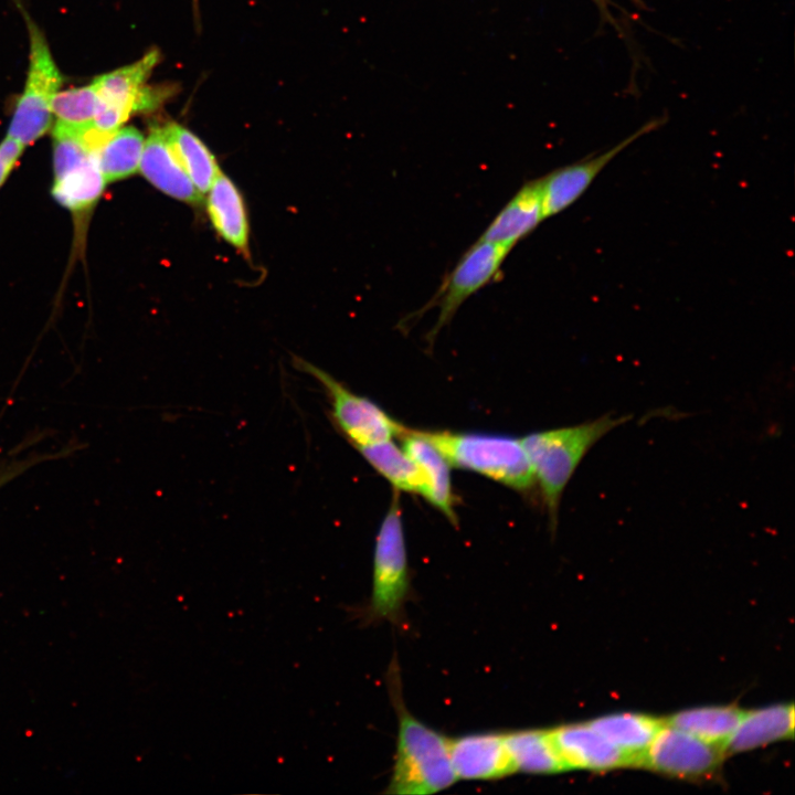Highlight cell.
Listing matches in <instances>:
<instances>
[{"mask_svg":"<svg viewBox=\"0 0 795 795\" xmlns=\"http://www.w3.org/2000/svg\"><path fill=\"white\" fill-rule=\"evenodd\" d=\"M25 147L7 136L0 142V188L18 163Z\"/></svg>","mask_w":795,"mask_h":795,"instance_id":"obj_26","label":"cell"},{"mask_svg":"<svg viewBox=\"0 0 795 795\" xmlns=\"http://www.w3.org/2000/svg\"><path fill=\"white\" fill-rule=\"evenodd\" d=\"M295 364L321 384L333 424L354 448L393 439L406 431L372 400L352 392L322 369L299 358Z\"/></svg>","mask_w":795,"mask_h":795,"instance_id":"obj_7","label":"cell"},{"mask_svg":"<svg viewBox=\"0 0 795 795\" xmlns=\"http://www.w3.org/2000/svg\"><path fill=\"white\" fill-rule=\"evenodd\" d=\"M159 59L151 51L134 64L98 76L93 83L98 95L94 128L112 135L134 112L151 109L162 98L158 92L146 87L145 82Z\"/></svg>","mask_w":795,"mask_h":795,"instance_id":"obj_8","label":"cell"},{"mask_svg":"<svg viewBox=\"0 0 795 795\" xmlns=\"http://www.w3.org/2000/svg\"><path fill=\"white\" fill-rule=\"evenodd\" d=\"M510 251L505 245L478 239L445 275L432 298L403 321L414 322L428 310L437 309L436 321L427 333L433 342L469 297L497 279Z\"/></svg>","mask_w":795,"mask_h":795,"instance_id":"obj_5","label":"cell"},{"mask_svg":"<svg viewBox=\"0 0 795 795\" xmlns=\"http://www.w3.org/2000/svg\"><path fill=\"white\" fill-rule=\"evenodd\" d=\"M723 752L722 748L664 720L644 755L642 766L674 777H706L719 767Z\"/></svg>","mask_w":795,"mask_h":795,"instance_id":"obj_9","label":"cell"},{"mask_svg":"<svg viewBox=\"0 0 795 795\" xmlns=\"http://www.w3.org/2000/svg\"><path fill=\"white\" fill-rule=\"evenodd\" d=\"M29 34L30 63L25 86L7 135L24 147L50 129L53 121L52 102L63 83L42 32L30 23Z\"/></svg>","mask_w":795,"mask_h":795,"instance_id":"obj_6","label":"cell"},{"mask_svg":"<svg viewBox=\"0 0 795 795\" xmlns=\"http://www.w3.org/2000/svg\"><path fill=\"white\" fill-rule=\"evenodd\" d=\"M401 437L403 449L421 471L424 481L423 497L453 524H457L449 463L417 431L406 428Z\"/></svg>","mask_w":795,"mask_h":795,"instance_id":"obj_15","label":"cell"},{"mask_svg":"<svg viewBox=\"0 0 795 795\" xmlns=\"http://www.w3.org/2000/svg\"><path fill=\"white\" fill-rule=\"evenodd\" d=\"M661 123V119L648 121L606 151L556 168L539 178L544 219L556 215L575 203L613 158L642 136L657 129Z\"/></svg>","mask_w":795,"mask_h":795,"instance_id":"obj_10","label":"cell"},{"mask_svg":"<svg viewBox=\"0 0 795 795\" xmlns=\"http://www.w3.org/2000/svg\"><path fill=\"white\" fill-rule=\"evenodd\" d=\"M793 733V704H777L744 711L724 746V752L738 753L754 750L791 738Z\"/></svg>","mask_w":795,"mask_h":795,"instance_id":"obj_16","label":"cell"},{"mask_svg":"<svg viewBox=\"0 0 795 795\" xmlns=\"http://www.w3.org/2000/svg\"><path fill=\"white\" fill-rule=\"evenodd\" d=\"M544 220L539 178L529 180L512 195L479 236L512 250Z\"/></svg>","mask_w":795,"mask_h":795,"instance_id":"obj_14","label":"cell"},{"mask_svg":"<svg viewBox=\"0 0 795 795\" xmlns=\"http://www.w3.org/2000/svg\"><path fill=\"white\" fill-rule=\"evenodd\" d=\"M391 698L399 719L396 750L386 793L427 795L453 785L449 739L414 718L404 707L399 674L391 670Z\"/></svg>","mask_w":795,"mask_h":795,"instance_id":"obj_1","label":"cell"},{"mask_svg":"<svg viewBox=\"0 0 795 795\" xmlns=\"http://www.w3.org/2000/svg\"><path fill=\"white\" fill-rule=\"evenodd\" d=\"M144 137L135 127L113 132L100 146L97 161L107 183L137 172L144 149Z\"/></svg>","mask_w":795,"mask_h":795,"instance_id":"obj_23","label":"cell"},{"mask_svg":"<svg viewBox=\"0 0 795 795\" xmlns=\"http://www.w3.org/2000/svg\"><path fill=\"white\" fill-rule=\"evenodd\" d=\"M362 457L399 491L423 497L424 481L421 471L403 447L393 439L356 448Z\"/></svg>","mask_w":795,"mask_h":795,"instance_id":"obj_21","label":"cell"},{"mask_svg":"<svg viewBox=\"0 0 795 795\" xmlns=\"http://www.w3.org/2000/svg\"><path fill=\"white\" fill-rule=\"evenodd\" d=\"M410 594V572L396 491L380 524L374 545L372 591L362 618L400 623Z\"/></svg>","mask_w":795,"mask_h":795,"instance_id":"obj_4","label":"cell"},{"mask_svg":"<svg viewBox=\"0 0 795 795\" xmlns=\"http://www.w3.org/2000/svg\"><path fill=\"white\" fill-rule=\"evenodd\" d=\"M451 466L491 478L516 490H529L534 474L521 438L507 435L417 431Z\"/></svg>","mask_w":795,"mask_h":795,"instance_id":"obj_3","label":"cell"},{"mask_svg":"<svg viewBox=\"0 0 795 795\" xmlns=\"http://www.w3.org/2000/svg\"><path fill=\"white\" fill-rule=\"evenodd\" d=\"M594 1L598 2L600 4H604L606 0H594Z\"/></svg>","mask_w":795,"mask_h":795,"instance_id":"obj_27","label":"cell"},{"mask_svg":"<svg viewBox=\"0 0 795 795\" xmlns=\"http://www.w3.org/2000/svg\"><path fill=\"white\" fill-rule=\"evenodd\" d=\"M206 205L218 233L234 247L245 251L248 223L244 202L234 183L222 172L210 188Z\"/></svg>","mask_w":795,"mask_h":795,"instance_id":"obj_18","label":"cell"},{"mask_svg":"<svg viewBox=\"0 0 795 795\" xmlns=\"http://www.w3.org/2000/svg\"><path fill=\"white\" fill-rule=\"evenodd\" d=\"M165 128L192 183L201 194H204L221 172L214 156L195 135L184 127L172 124Z\"/></svg>","mask_w":795,"mask_h":795,"instance_id":"obj_24","label":"cell"},{"mask_svg":"<svg viewBox=\"0 0 795 795\" xmlns=\"http://www.w3.org/2000/svg\"><path fill=\"white\" fill-rule=\"evenodd\" d=\"M550 732L565 770L608 771L634 765L590 723L563 724Z\"/></svg>","mask_w":795,"mask_h":795,"instance_id":"obj_11","label":"cell"},{"mask_svg":"<svg viewBox=\"0 0 795 795\" xmlns=\"http://www.w3.org/2000/svg\"><path fill=\"white\" fill-rule=\"evenodd\" d=\"M449 759L460 780L488 781L515 773L505 733H473L451 739Z\"/></svg>","mask_w":795,"mask_h":795,"instance_id":"obj_12","label":"cell"},{"mask_svg":"<svg viewBox=\"0 0 795 795\" xmlns=\"http://www.w3.org/2000/svg\"><path fill=\"white\" fill-rule=\"evenodd\" d=\"M98 104L94 83L57 92L52 102L55 125L83 131L93 126Z\"/></svg>","mask_w":795,"mask_h":795,"instance_id":"obj_25","label":"cell"},{"mask_svg":"<svg viewBox=\"0 0 795 795\" xmlns=\"http://www.w3.org/2000/svg\"><path fill=\"white\" fill-rule=\"evenodd\" d=\"M628 418L603 415L582 424L536 432L521 438L552 529L556 527L563 490L584 455L597 441Z\"/></svg>","mask_w":795,"mask_h":795,"instance_id":"obj_2","label":"cell"},{"mask_svg":"<svg viewBox=\"0 0 795 795\" xmlns=\"http://www.w3.org/2000/svg\"><path fill=\"white\" fill-rule=\"evenodd\" d=\"M743 712L733 706L700 707L680 711L665 721L724 750Z\"/></svg>","mask_w":795,"mask_h":795,"instance_id":"obj_22","label":"cell"},{"mask_svg":"<svg viewBox=\"0 0 795 795\" xmlns=\"http://www.w3.org/2000/svg\"><path fill=\"white\" fill-rule=\"evenodd\" d=\"M107 184L93 155L80 165L54 176L52 195L73 213H85L98 201Z\"/></svg>","mask_w":795,"mask_h":795,"instance_id":"obj_20","label":"cell"},{"mask_svg":"<svg viewBox=\"0 0 795 795\" xmlns=\"http://www.w3.org/2000/svg\"><path fill=\"white\" fill-rule=\"evenodd\" d=\"M139 169L163 193L189 203H199L202 194L192 183L167 135L156 128L145 140Z\"/></svg>","mask_w":795,"mask_h":795,"instance_id":"obj_13","label":"cell"},{"mask_svg":"<svg viewBox=\"0 0 795 795\" xmlns=\"http://www.w3.org/2000/svg\"><path fill=\"white\" fill-rule=\"evenodd\" d=\"M606 740L629 756L634 765L643 759L664 720L638 713H614L589 722Z\"/></svg>","mask_w":795,"mask_h":795,"instance_id":"obj_17","label":"cell"},{"mask_svg":"<svg viewBox=\"0 0 795 795\" xmlns=\"http://www.w3.org/2000/svg\"><path fill=\"white\" fill-rule=\"evenodd\" d=\"M515 772L554 774L565 771L550 730H520L505 733Z\"/></svg>","mask_w":795,"mask_h":795,"instance_id":"obj_19","label":"cell"}]
</instances>
